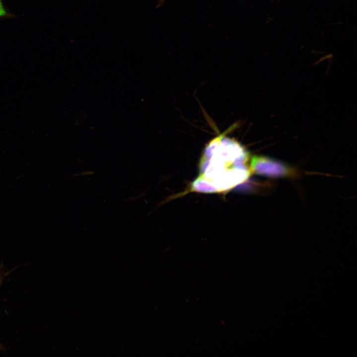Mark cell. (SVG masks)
<instances>
[{"label":"cell","instance_id":"cell-3","mask_svg":"<svg viewBox=\"0 0 357 357\" xmlns=\"http://www.w3.org/2000/svg\"><path fill=\"white\" fill-rule=\"evenodd\" d=\"M251 173L246 164L236 165L230 167L216 183L222 192L230 190L244 182Z\"/></svg>","mask_w":357,"mask_h":357},{"label":"cell","instance_id":"cell-4","mask_svg":"<svg viewBox=\"0 0 357 357\" xmlns=\"http://www.w3.org/2000/svg\"><path fill=\"white\" fill-rule=\"evenodd\" d=\"M190 190L204 193L221 192L219 188L214 182L201 175L192 182Z\"/></svg>","mask_w":357,"mask_h":357},{"label":"cell","instance_id":"cell-1","mask_svg":"<svg viewBox=\"0 0 357 357\" xmlns=\"http://www.w3.org/2000/svg\"><path fill=\"white\" fill-rule=\"evenodd\" d=\"M202 158H214L230 166L246 164L250 158L248 152L238 141L222 135L209 143Z\"/></svg>","mask_w":357,"mask_h":357},{"label":"cell","instance_id":"cell-2","mask_svg":"<svg viewBox=\"0 0 357 357\" xmlns=\"http://www.w3.org/2000/svg\"><path fill=\"white\" fill-rule=\"evenodd\" d=\"M251 173L272 178H294L298 172L293 167L270 157L255 155L250 160L249 167Z\"/></svg>","mask_w":357,"mask_h":357},{"label":"cell","instance_id":"cell-6","mask_svg":"<svg viewBox=\"0 0 357 357\" xmlns=\"http://www.w3.org/2000/svg\"><path fill=\"white\" fill-rule=\"evenodd\" d=\"M3 278V276L1 274H0V285L2 282Z\"/></svg>","mask_w":357,"mask_h":357},{"label":"cell","instance_id":"cell-5","mask_svg":"<svg viewBox=\"0 0 357 357\" xmlns=\"http://www.w3.org/2000/svg\"><path fill=\"white\" fill-rule=\"evenodd\" d=\"M15 16L11 13L3 5L2 0H0V19L3 18H10Z\"/></svg>","mask_w":357,"mask_h":357}]
</instances>
